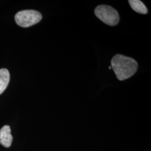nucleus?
I'll list each match as a JSON object with an SVG mask.
<instances>
[{
  "instance_id": "nucleus-7",
  "label": "nucleus",
  "mask_w": 151,
  "mask_h": 151,
  "mask_svg": "<svg viewBox=\"0 0 151 151\" xmlns=\"http://www.w3.org/2000/svg\"><path fill=\"white\" fill-rule=\"evenodd\" d=\"M109 69H110V70H111V66H110V67H109Z\"/></svg>"
},
{
  "instance_id": "nucleus-1",
  "label": "nucleus",
  "mask_w": 151,
  "mask_h": 151,
  "mask_svg": "<svg viewBox=\"0 0 151 151\" xmlns=\"http://www.w3.org/2000/svg\"><path fill=\"white\" fill-rule=\"evenodd\" d=\"M111 67L117 78L124 81L135 74L138 70V63L132 58L117 54L112 58Z\"/></svg>"
},
{
  "instance_id": "nucleus-4",
  "label": "nucleus",
  "mask_w": 151,
  "mask_h": 151,
  "mask_svg": "<svg viewBox=\"0 0 151 151\" xmlns=\"http://www.w3.org/2000/svg\"><path fill=\"white\" fill-rule=\"evenodd\" d=\"M12 139L10 126H4L0 130V144L6 148H9L11 146Z\"/></svg>"
},
{
  "instance_id": "nucleus-2",
  "label": "nucleus",
  "mask_w": 151,
  "mask_h": 151,
  "mask_svg": "<svg viewBox=\"0 0 151 151\" xmlns=\"http://www.w3.org/2000/svg\"><path fill=\"white\" fill-rule=\"evenodd\" d=\"M95 14L109 26H115L119 23L120 17L118 11L110 6H98L95 10Z\"/></svg>"
},
{
  "instance_id": "nucleus-5",
  "label": "nucleus",
  "mask_w": 151,
  "mask_h": 151,
  "mask_svg": "<svg viewBox=\"0 0 151 151\" xmlns=\"http://www.w3.org/2000/svg\"><path fill=\"white\" fill-rule=\"evenodd\" d=\"M10 81V73L5 68L0 70V95L5 90Z\"/></svg>"
},
{
  "instance_id": "nucleus-6",
  "label": "nucleus",
  "mask_w": 151,
  "mask_h": 151,
  "mask_svg": "<svg viewBox=\"0 0 151 151\" xmlns=\"http://www.w3.org/2000/svg\"><path fill=\"white\" fill-rule=\"evenodd\" d=\"M130 7L134 11L140 14H147L148 9L145 4L139 0H129V1Z\"/></svg>"
},
{
  "instance_id": "nucleus-3",
  "label": "nucleus",
  "mask_w": 151,
  "mask_h": 151,
  "mask_svg": "<svg viewBox=\"0 0 151 151\" xmlns=\"http://www.w3.org/2000/svg\"><path fill=\"white\" fill-rule=\"evenodd\" d=\"M42 14L37 11L27 10L19 11L15 16L16 24L22 27H28L40 22Z\"/></svg>"
}]
</instances>
